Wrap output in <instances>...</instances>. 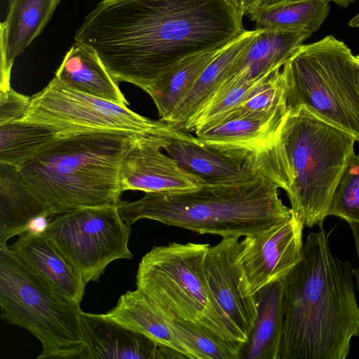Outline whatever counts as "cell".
<instances>
[{
    "label": "cell",
    "mask_w": 359,
    "mask_h": 359,
    "mask_svg": "<svg viewBox=\"0 0 359 359\" xmlns=\"http://www.w3.org/2000/svg\"><path fill=\"white\" fill-rule=\"evenodd\" d=\"M348 261L334 256L324 230L312 232L282 280L284 320L278 359H345L359 337V306Z\"/></svg>",
    "instance_id": "cell-2"
},
{
    "label": "cell",
    "mask_w": 359,
    "mask_h": 359,
    "mask_svg": "<svg viewBox=\"0 0 359 359\" xmlns=\"http://www.w3.org/2000/svg\"><path fill=\"white\" fill-rule=\"evenodd\" d=\"M289 108L285 77L283 69H280L260 81L224 120L245 115L271 114Z\"/></svg>",
    "instance_id": "cell-30"
},
{
    "label": "cell",
    "mask_w": 359,
    "mask_h": 359,
    "mask_svg": "<svg viewBox=\"0 0 359 359\" xmlns=\"http://www.w3.org/2000/svg\"><path fill=\"white\" fill-rule=\"evenodd\" d=\"M278 188L259 175L234 184L203 183L194 190L147 192L139 200L120 201L118 210L130 226L147 219L200 234L245 237L292 217Z\"/></svg>",
    "instance_id": "cell-3"
},
{
    "label": "cell",
    "mask_w": 359,
    "mask_h": 359,
    "mask_svg": "<svg viewBox=\"0 0 359 359\" xmlns=\"http://www.w3.org/2000/svg\"><path fill=\"white\" fill-rule=\"evenodd\" d=\"M243 15H248L256 10L258 0H229Z\"/></svg>",
    "instance_id": "cell-33"
},
{
    "label": "cell",
    "mask_w": 359,
    "mask_h": 359,
    "mask_svg": "<svg viewBox=\"0 0 359 359\" xmlns=\"http://www.w3.org/2000/svg\"><path fill=\"white\" fill-rule=\"evenodd\" d=\"M60 0H8L6 18L1 24L0 91L11 88V73L16 57L43 30Z\"/></svg>",
    "instance_id": "cell-18"
},
{
    "label": "cell",
    "mask_w": 359,
    "mask_h": 359,
    "mask_svg": "<svg viewBox=\"0 0 359 359\" xmlns=\"http://www.w3.org/2000/svg\"><path fill=\"white\" fill-rule=\"evenodd\" d=\"M356 140L304 105L289 108L271 143L276 183L304 226L322 228Z\"/></svg>",
    "instance_id": "cell-5"
},
{
    "label": "cell",
    "mask_w": 359,
    "mask_h": 359,
    "mask_svg": "<svg viewBox=\"0 0 359 359\" xmlns=\"http://www.w3.org/2000/svg\"><path fill=\"white\" fill-rule=\"evenodd\" d=\"M258 29L245 57L224 83L233 79L255 81L268 77L283 67L312 35L304 30Z\"/></svg>",
    "instance_id": "cell-21"
},
{
    "label": "cell",
    "mask_w": 359,
    "mask_h": 359,
    "mask_svg": "<svg viewBox=\"0 0 359 359\" xmlns=\"http://www.w3.org/2000/svg\"><path fill=\"white\" fill-rule=\"evenodd\" d=\"M288 1L290 0H258L256 10L278 5Z\"/></svg>",
    "instance_id": "cell-35"
},
{
    "label": "cell",
    "mask_w": 359,
    "mask_h": 359,
    "mask_svg": "<svg viewBox=\"0 0 359 359\" xmlns=\"http://www.w3.org/2000/svg\"><path fill=\"white\" fill-rule=\"evenodd\" d=\"M137 134L89 131L60 137L19 172L53 215L118 205L121 163Z\"/></svg>",
    "instance_id": "cell-4"
},
{
    "label": "cell",
    "mask_w": 359,
    "mask_h": 359,
    "mask_svg": "<svg viewBox=\"0 0 359 359\" xmlns=\"http://www.w3.org/2000/svg\"><path fill=\"white\" fill-rule=\"evenodd\" d=\"M101 315L191 358L171 328L168 318L138 289L127 291L112 309Z\"/></svg>",
    "instance_id": "cell-24"
},
{
    "label": "cell",
    "mask_w": 359,
    "mask_h": 359,
    "mask_svg": "<svg viewBox=\"0 0 359 359\" xmlns=\"http://www.w3.org/2000/svg\"><path fill=\"white\" fill-rule=\"evenodd\" d=\"M229 0H102L75 32L118 83L146 90L182 61L245 32Z\"/></svg>",
    "instance_id": "cell-1"
},
{
    "label": "cell",
    "mask_w": 359,
    "mask_h": 359,
    "mask_svg": "<svg viewBox=\"0 0 359 359\" xmlns=\"http://www.w3.org/2000/svg\"><path fill=\"white\" fill-rule=\"evenodd\" d=\"M359 223V154H353L334 189L327 216Z\"/></svg>",
    "instance_id": "cell-31"
},
{
    "label": "cell",
    "mask_w": 359,
    "mask_h": 359,
    "mask_svg": "<svg viewBox=\"0 0 359 359\" xmlns=\"http://www.w3.org/2000/svg\"><path fill=\"white\" fill-rule=\"evenodd\" d=\"M11 249L56 294L80 306L86 284L44 233H25Z\"/></svg>",
    "instance_id": "cell-17"
},
{
    "label": "cell",
    "mask_w": 359,
    "mask_h": 359,
    "mask_svg": "<svg viewBox=\"0 0 359 359\" xmlns=\"http://www.w3.org/2000/svg\"><path fill=\"white\" fill-rule=\"evenodd\" d=\"M44 234L87 285L116 259H130L131 229L118 205L88 207L57 215Z\"/></svg>",
    "instance_id": "cell-9"
},
{
    "label": "cell",
    "mask_w": 359,
    "mask_h": 359,
    "mask_svg": "<svg viewBox=\"0 0 359 359\" xmlns=\"http://www.w3.org/2000/svg\"><path fill=\"white\" fill-rule=\"evenodd\" d=\"M351 229L353 238L355 240V248L357 250V255L359 261V223L357 222H348V223ZM354 276L356 279V286L359 291V265L357 269H353Z\"/></svg>",
    "instance_id": "cell-34"
},
{
    "label": "cell",
    "mask_w": 359,
    "mask_h": 359,
    "mask_svg": "<svg viewBox=\"0 0 359 359\" xmlns=\"http://www.w3.org/2000/svg\"><path fill=\"white\" fill-rule=\"evenodd\" d=\"M329 1H330V2L332 1L334 4H336L337 5H338L340 7L345 8V7L348 6L349 4H351V3H353L357 0H329Z\"/></svg>",
    "instance_id": "cell-36"
},
{
    "label": "cell",
    "mask_w": 359,
    "mask_h": 359,
    "mask_svg": "<svg viewBox=\"0 0 359 359\" xmlns=\"http://www.w3.org/2000/svg\"><path fill=\"white\" fill-rule=\"evenodd\" d=\"M262 80L233 79L224 83L193 120L188 132H196L223 121Z\"/></svg>",
    "instance_id": "cell-28"
},
{
    "label": "cell",
    "mask_w": 359,
    "mask_h": 359,
    "mask_svg": "<svg viewBox=\"0 0 359 359\" xmlns=\"http://www.w3.org/2000/svg\"><path fill=\"white\" fill-rule=\"evenodd\" d=\"M40 216L53 217L48 205L25 182L18 168L0 163V245L28 232Z\"/></svg>",
    "instance_id": "cell-20"
},
{
    "label": "cell",
    "mask_w": 359,
    "mask_h": 359,
    "mask_svg": "<svg viewBox=\"0 0 359 359\" xmlns=\"http://www.w3.org/2000/svg\"><path fill=\"white\" fill-rule=\"evenodd\" d=\"M288 109L229 118L195 132L196 137L202 144L246 163L251 156L270 145Z\"/></svg>",
    "instance_id": "cell-15"
},
{
    "label": "cell",
    "mask_w": 359,
    "mask_h": 359,
    "mask_svg": "<svg viewBox=\"0 0 359 359\" xmlns=\"http://www.w3.org/2000/svg\"><path fill=\"white\" fill-rule=\"evenodd\" d=\"M80 306L56 294L7 244L0 245V313L41 344L37 358L79 359L85 346Z\"/></svg>",
    "instance_id": "cell-7"
},
{
    "label": "cell",
    "mask_w": 359,
    "mask_h": 359,
    "mask_svg": "<svg viewBox=\"0 0 359 359\" xmlns=\"http://www.w3.org/2000/svg\"><path fill=\"white\" fill-rule=\"evenodd\" d=\"M22 121L46 124L61 135L89 131L160 134L169 124L143 116L122 106L76 90L57 77L31 97Z\"/></svg>",
    "instance_id": "cell-10"
},
{
    "label": "cell",
    "mask_w": 359,
    "mask_h": 359,
    "mask_svg": "<svg viewBox=\"0 0 359 359\" xmlns=\"http://www.w3.org/2000/svg\"><path fill=\"white\" fill-rule=\"evenodd\" d=\"M259 29L246 31L226 45L208 65L191 90L165 122L188 132L197 114L210 100L245 57Z\"/></svg>",
    "instance_id": "cell-19"
},
{
    "label": "cell",
    "mask_w": 359,
    "mask_h": 359,
    "mask_svg": "<svg viewBox=\"0 0 359 359\" xmlns=\"http://www.w3.org/2000/svg\"><path fill=\"white\" fill-rule=\"evenodd\" d=\"M348 26L355 28L359 27V13L355 15L348 23Z\"/></svg>",
    "instance_id": "cell-37"
},
{
    "label": "cell",
    "mask_w": 359,
    "mask_h": 359,
    "mask_svg": "<svg viewBox=\"0 0 359 359\" xmlns=\"http://www.w3.org/2000/svg\"><path fill=\"white\" fill-rule=\"evenodd\" d=\"M31 97L22 95L12 88L0 91V125L21 119L26 112Z\"/></svg>",
    "instance_id": "cell-32"
},
{
    "label": "cell",
    "mask_w": 359,
    "mask_h": 359,
    "mask_svg": "<svg viewBox=\"0 0 359 359\" xmlns=\"http://www.w3.org/2000/svg\"><path fill=\"white\" fill-rule=\"evenodd\" d=\"M239 250L240 237L222 238L207 250L204 269L213 297L244 344L255 323L257 309L255 295L246 290Z\"/></svg>",
    "instance_id": "cell-13"
},
{
    "label": "cell",
    "mask_w": 359,
    "mask_h": 359,
    "mask_svg": "<svg viewBox=\"0 0 359 359\" xmlns=\"http://www.w3.org/2000/svg\"><path fill=\"white\" fill-rule=\"evenodd\" d=\"M282 69L288 107L304 105L359 142V55L327 35L298 47Z\"/></svg>",
    "instance_id": "cell-8"
},
{
    "label": "cell",
    "mask_w": 359,
    "mask_h": 359,
    "mask_svg": "<svg viewBox=\"0 0 359 359\" xmlns=\"http://www.w3.org/2000/svg\"><path fill=\"white\" fill-rule=\"evenodd\" d=\"M304 227L292 215L240 241L238 261L248 294L255 295L266 286L283 280L299 262Z\"/></svg>",
    "instance_id": "cell-11"
},
{
    "label": "cell",
    "mask_w": 359,
    "mask_h": 359,
    "mask_svg": "<svg viewBox=\"0 0 359 359\" xmlns=\"http://www.w3.org/2000/svg\"><path fill=\"white\" fill-rule=\"evenodd\" d=\"M60 137L59 129L46 124L18 120L0 125V163L19 170Z\"/></svg>",
    "instance_id": "cell-27"
},
{
    "label": "cell",
    "mask_w": 359,
    "mask_h": 359,
    "mask_svg": "<svg viewBox=\"0 0 359 359\" xmlns=\"http://www.w3.org/2000/svg\"><path fill=\"white\" fill-rule=\"evenodd\" d=\"M207 243H171L153 248L141 259L137 289L169 318L189 321L230 344L239 355L243 341L225 318L208 284Z\"/></svg>",
    "instance_id": "cell-6"
},
{
    "label": "cell",
    "mask_w": 359,
    "mask_h": 359,
    "mask_svg": "<svg viewBox=\"0 0 359 359\" xmlns=\"http://www.w3.org/2000/svg\"><path fill=\"white\" fill-rule=\"evenodd\" d=\"M85 346L79 359H159L162 345L101 314L81 311Z\"/></svg>",
    "instance_id": "cell-16"
},
{
    "label": "cell",
    "mask_w": 359,
    "mask_h": 359,
    "mask_svg": "<svg viewBox=\"0 0 359 359\" xmlns=\"http://www.w3.org/2000/svg\"><path fill=\"white\" fill-rule=\"evenodd\" d=\"M55 76L81 93L122 106L129 104L98 55L77 42L65 54Z\"/></svg>",
    "instance_id": "cell-22"
},
{
    "label": "cell",
    "mask_w": 359,
    "mask_h": 359,
    "mask_svg": "<svg viewBox=\"0 0 359 359\" xmlns=\"http://www.w3.org/2000/svg\"><path fill=\"white\" fill-rule=\"evenodd\" d=\"M174 128L170 126L163 133L136 135L121 166L122 192L184 191L196 189L204 183L161 151Z\"/></svg>",
    "instance_id": "cell-12"
},
{
    "label": "cell",
    "mask_w": 359,
    "mask_h": 359,
    "mask_svg": "<svg viewBox=\"0 0 359 359\" xmlns=\"http://www.w3.org/2000/svg\"><path fill=\"white\" fill-rule=\"evenodd\" d=\"M330 8L329 0H290L257 9L248 16L256 29L304 30L313 34L327 18Z\"/></svg>",
    "instance_id": "cell-26"
},
{
    "label": "cell",
    "mask_w": 359,
    "mask_h": 359,
    "mask_svg": "<svg viewBox=\"0 0 359 359\" xmlns=\"http://www.w3.org/2000/svg\"><path fill=\"white\" fill-rule=\"evenodd\" d=\"M224 48L204 51L187 58L146 90L152 98L161 121H166L170 118L204 69Z\"/></svg>",
    "instance_id": "cell-25"
},
{
    "label": "cell",
    "mask_w": 359,
    "mask_h": 359,
    "mask_svg": "<svg viewBox=\"0 0 359 359\" xmlns=\"http://www.w3.org/2000/svg\"><path fill=\"white\" fill-rule=\"evenodd\" d=\"M163 149L184 170L205 184H234L263 175L250 164L209 147L196 137L176 128L167 137Z\"/></svg>",
    "instance_id": "cell-14"
},
{
    "label": "cell",
    "mask_w": 359,
    "mask_h": 359,
    "mask_svg": "<svg viewBox=\"0 0 359 359\" xmlns=\"http://www.w3.org/2000/svg\"><path fill=\"white\" fill-rule=\"evenodd\" d=\"M168 319L191 359H239L238 353L230 344L205 328L189 321Z\"/></svg>",
    "instance_id": "cell-29"
},
{
    "label": "cell",
    "mask_w": 359,
    "mask_h": 359,
    "mask_svg": "<svg viewBox=\"0 0 359 359\" xmlns=\"http://www.w3.org/2000/svg\"><path fill=\"white\" fill-rule=\"evenodd\" d=\"M283 283L276 281L255 294L257 316L248 340L243 344L239 359H278L283 320Z\"/></svg>",
    "instance_id": "cell-23"
}]
</instances>
